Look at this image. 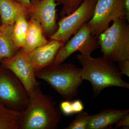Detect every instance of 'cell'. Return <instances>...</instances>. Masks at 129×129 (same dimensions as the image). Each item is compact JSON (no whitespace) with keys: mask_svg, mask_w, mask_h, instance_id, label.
<instances>
[{"mask_svg":"<svg viewBox=\"0 0 129 129\" xmlns=\"http://www.w3.org/2000/svg\"><path fill=\"white\" fill-rule=\"evenodd\" d=\"M125 17L124 0H97L93 16L86 24L97 38L111 22Z\"/></svg>","mask_w":129,"mask_h":129,"instance_id":"52a82bcc","label":"cell"},{"mask_svg":"<svg viewBox=\"0 0 129 129\" xmlns=\"http://www.w3.org/2000/svg\"><path fill=\"white\" fill-rule=\"evenodd\" d=\"M97 39L103 56L107 59L115 63L129 59V25L125 18L113 21Z\"/></svg>","mask_w":129,"mask_h":129,"instance_id":"277c9868","label":"cell"},{"mask_svg":"<svg viewBox=\"0 0 129 129\" xmlns=\"http://www.w3.org/2000/svg\"><path fill=\"white\" fill-rule=\"evenodd\" d=\"M84 0H55L58 4L62 6L60 12L61 17L70 14L80 6Z\"/></svg>","mask_w":129,"mask_h":129,"instance_id":"d6986e66","label":"cell"},{"mask_svg":"<svg viewBox=\"0 0 129 129\" xmlns=\"http://www.w3.org/2000/svg\"><path fill=\"white\" fill-rule=\"evenodd\" d=\"M60 110L61 112L67 115L74 114L72 104V102L67 100L62 102L60 105Z\"/></svg>","mask_w":129,"mask_h":129,"instance_id":"ffe728a7","label":"cell"},{"mask_svg":"<svg viewBox=\"0 0 129 129\" xmlns=\"http://www.w3.org/2000/svg\"><path fill=\"white\" fill-rule=\"evenodd\" d=\"M72 109L74 114L83 111L84 106L83 102L79 100L72 102Z\"/></svg>","mask_w":129,"mask_h":129,"instance_id":"7402d4cb","label":"cell"},{"mask_svg":"<svg viewBox=\"0 0 129 129\" xmlns=\"http://www.w3.org/2000/svg\"><path fill=\"white\" fill-rule=\"evenodd\" d=\"M29 16L41 24L46 36L50 37L56 31V7L55 0H30Z\"/></svg>","mask_w":129,"mask_h":129,"instance_id":"30bf717a","label":"cell"},{"mask_svg":"<svg viewBox=\"0 0 129 129\" xmlns=\"http://www.w3.org/2000/svg\"><path fill=\"white\" fill-rule=\"evenodd\" d=\"M30 8L12 0H0L1 25H14L19 15L29 16Z\"/></svg>","mask_w":129,"mask_h":129,"instance_id":"4fadbf2b","label":"cell"},{"mask_svg":"<svg viewBox=\"0 0 129 129\" xmlns=\"http://www.w3.org/2000/svg\"><path fill=\"white\" fill-rule=\"evenodd\" d=\"M62 42L54 40L27 53L32 62L35 73L50 65L60 48L64 45Z\"/></svg>","mask_w":129,"mask_h":129,"instance_id":"8fae6325","label":"cell"},{"mask_svg":"<svg viewBox=\"0 0 129 129\" xmlns=\"http://www.w3.org/2000/svg\"><path fill=\"white\" fill-rule=\"evenodd\" d=\"M28 101L27 91L21 81L12 72L0 66V103L22 112Z\"/></svg>","mask_w":129,"mask_h":129,"instance_id":"5b68a950","label":"cell"},{"mask_svg":"<svg viewBox=\"0 0 129 129\" xmlns=\"http://www.w3.org/2000/svg\"><path fill=\"white\" fill-rule=\"evenodd\" d=\"M66 100L76 96L83 81L81 69L72 63L50 65L35 73Z\"/></svg>","mask_w":129,"mask_h":129,"instance_id":"3957f363","label":"cell"},{"mask_svg":"<svg viewBox=\"0 0 129 129\" xmlns=\"http://www.w3.org/2000/svg\"><path fill=\"white\" fill-rule=\"evenodd\" d=\"M91 115L87 112L79 113L74 120L65 129H86Z\"/></svg>","mask_w":129,"mask_h":129,"instance_id":"ac0fdd59","label":"cell"},{"mask_svg":"<svg viewBox=\"0 0 129 129\" xmlns=\"http://www.w3.org/2000/svg\"><path fill=\"white\" fill-rule=\"evenodd\" d=\"M129 113L125 110L105 109L91 115L86 129H103L115 124L124 115Z\"/></svg>","mask_w":129,"mask_h":129,"instance_id":"7c38bea8","label":"cell"},{"mask_svg":"<svg viewBox=\"0 0 129 129\" xmlns=\"http://www.w3.org/2000/svg\"><path fill=\"white\" fill-rule=\"evenodd\" d=\"M115 127L116 128H129V113L127 114L123 117L115 124Z\"/></svg>","mask_w":129,"mask_h":129,"instance_id":"603a6c76","label":"cell"},{"mask_svg":"<svg viewBox=\"0 0 129 129\" xmlns=\"http://www.w3.org/2000/svg\"><path fill=\"white\" fill-rule=\"evenodd\" d=\"M16 2L21 3L30 8L31 7V1L30 0H12Z\"/></svg>","mask_w":129,"mask_h":129,"instance_id":"d4e9b609","label":"cell"},{"mask_svg":"<svg viewBox=\"0 0 129 129\" xmlns=\"http://www.w3.org/2000/svg\"><path fill=\"white\" fill-rule=\"evenodd\" d=\"M0 63L2 67L12 72L21 81L28 95L32 90L40 85L32 62L27 54L21 48L14 56L3 59Z\"/></svg>","mask_w":129,"mask_h":129,"instance_id":"9c48e42d","label":"cell"},{"mask_svg":"<svg viewBox=\"0 0 129 129\" xmlns=\"http://www.w3.org/2000/svg\"><path fill=\"white\" fill-rule=\"evenodd\" d=\"M118 67L121 73L129 77V59L118 62Z\"/></svg>","mask_w":129,"mask_h":129,"instance_id":"44dd1931","label":"cell"},{"mask_svg":"<svg viewBox=\"0 0 129 129\" xmlns=\"http://www.w3.org/2000/svg\"><path fill=\"white\" fill-rule=\"evenodd\" d=\"M14 25H0V62L14 56L19 49L15 45L12 36Z\"/></svg>","mask_w":129,"mask_h":129,"instance_id":"9a60e30c","label":"cell"},{"mask_svg":"<svg viewBox=\"0 0 129 129\" xmlns=\"http://www.w3.org/2000/svg\"><path fill=\"white\" fill-rule=\"evenodd\" d=\"M27 16L25 14H21L14 24L12 36L15 45L18 49L22 48L25 44L28 28Z\"/></svg>","mask_w":129,"mask_h":129,"instance_id":"e0dca14e","label":"cell"},{"mask_svg":"<svg viewBox=\"0 0 129 129\" xmlns=\"http://www.w3.org/2000/svg\"><path fill=\"white\" fill-rule=\"evenodd\" d=\"M61 118L56 102L44 94L39 85L29 94L27 107L21 112L19 129H56Z\"/></svg>","mask_w":129,"mask_h":129,"instance_id":"6da1fadb","label":"cell"},{"mask_svg":"<svg viewBox=\"0 0 129 129\" xmlns=\"http://www.w3.org/2000/svg\"><path fill=\"white\" fill-rule=\"evenodd\" d=\"M99 46L97 38L92 34L87 24H84L73 37L60 48L50 65L62 63L76 51L79 52L83 55H91Z\"/></svg>","mask_w":129,"mask_h":129,"instance_id":"ba28073f","label":"cell"},{"mask_svg":"<svg viewBox=\"0 0 129 129\" xmlns=\"http://www.w3.org/2000/svg\"><path fill=\"white\" fill-rule=\"evenodd\" d=\"M77 58L82 66V78L91 84L94 98L98 96L104 89L109 87L129 89V84L123 80V75L115 63L103 56L93 57L79 54Z\"/></svg>","mask_w":129,"mask_h":129,"instance_id":"7a4b0ae2","label":"cell"},{"mask_svg":"<svg viewBox=\"0 0 129 129\" xmlns=\"http://www.w3.org/2000/svg\"><path fill=\"white\" fill-rule=\"evenodd\" d=\"M42 27L34 19L28 21V28L25 44L22 50L28 53L36 48L42 46L48 42Z\"/></svg>","mask_w":129,"mask_h":129,"instance_id":"5bb4252c","label":"cell"},{"mask_svg":"<svg viewBox=\"0 0 129 129\" xmlns=\"http://www.w3.org/2000/svg\"><path fill=\"white\" fill-rule=\"evenodd\" d=\"M21 112L0 103V129H19Z\"/></svg>","mask_w":129,"mask_h":129,"instance_id":"2e32d148","label":"cell"},{"mask_svg":"<svg viewBox=\"0 0 129 129\" xmlns=\"http://www.w3.org/2000/svg\"><path fill=\"white\" fill-rule=\"evenodd\" d=\"M97 0H84L70 14L62 17L57 23L56 31L50 37L65 44L92 17Z\"/></svg>","mask_w":129,"mask_h":129,"instance_id":"8992f818","label":"cell"},{"mask_svg":"<svg viewBox=\"0 0 129 129\" xmlns=\"http://www.w3.org/2000/svg\"><path fill=\"white\" fill-rule=\"evenodd\" d=\"M1 25V19H0V25Z\"/></svg>","mask_w":129,"mask_h":129,"instance_id":"484cf974","label":"cell"},{"mask_svg":"<svg viewBox=\"0 0 129 129\" xmlns=\"http://www.w3.org/2000/svg\"><path fill=\"white\" fill-rule=\"evenodd\" d=\"M124 8L125 11V19L129 21V0H124Z\"/></svg>","mask_w":129,"mask_h":129,"instance_id":"cb8c5ba5","label":"cell"}]
</instances>
